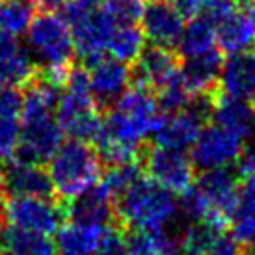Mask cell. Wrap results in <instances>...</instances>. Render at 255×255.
Instances as JSON below:
<instances>
[{
  "mask_svg": "<svg viewBox=\"0 0 255 255\" xmlns=\"http://www.w3.org/2000/svg\"><path fill=\"white\" fill-rule=\"evenodd\" d=\"M220 92L235 99L255 103V60L248 52L229 54L220 71Z\"/></svg>",
  "mask_w": 255,
  "mask_h": 255,
  "instance_id": "obj_19",
  "label": "cell"
},
{
  "mask_svg": "<svg viewBox=\"0 0 255 255\" xmlns=\"http://www.w3.org/2000/svg\"><path fill=\"white\" fill-rule=\"evenodd\" d=\"M214 49H218L216 28L201 15L192 17L190 21L184 24L183 36L177 45V52L183 58H194L207 54Z\"/></svg>",
  "mask_w": 255,
  "mask_h": 255,
  "instance_id": "obj_24",
  "label": "cell"
},
{
  "mask_svg": "<svg viewBox=\"0 0 255 255\" xmlns=\"http://www.w3.org/2000/svg\"><path fill=\"white\" fill-rule=\"evenodd\" d=\"M64 140L56 114H21V140L13 158L41 164L50 160Z\"/></svg>",
  "mask_w": 255,
  "mask_h": 255,
  "instance_id": "obj_7",
  "label": "cell"
},
{
  "mask_svg": "<svg viewBox=\"0 0 255 255\" xmlns=\"http://www.w3.org/2000/svg\"><path fill=\"white\" fill-rule=\"evenodd\" d=\"M0 248L9 250L17 255H54L56 248L47 235L24 231L13 226L0 227Z\"/></svg>",
  "mask_w": 255,
  "mask_h": 255,
  "instance_id": "obj_25",
  "label": "cell"
},
{
  "mask_svg": "<svg viewBox=\"0 0 255 255\" xmlns=\"http://www.w3.org/2000/svg\"><path fill=\"white\" fill-rule=\"evenodd\" d=\"M6 194L2 190V183H0V227L4 224V220H6V214H4V209H6V198H4Z\"/></svg>",
  "mask_w": 255,
  "mask_h": 255,
  "instance_id": "obj_37",
  "label": "cell"
},
{
  "mask_svg": "<svg viewBox=\"0 0 255 255\" xmlns=\"http://www.w3.org/2000/svg\"><path fill=\"white\" fill-rule=\"evenodd\" d=\"M179 209L183 211L184 216H188L194 222H199V220H207L209 218V205H207L205 198L201 190L198 188V184L194 186L192 184L190 188L181 194V201H179Z\"/></svg>",
  "mask_w": 255,
  "mask_h": 255,
  "instance_id": "obj_32",
  "label": "cell"
},
{
  "mask_svg": "<svg viewBox=\"0 0 255 255\" xmlns=\"http://www.w3.org/2000/svg\"><path fill=\"white\" fill-rule=\"evenodd\" d=\"M103 233H105L103 226L71 220L69 224L60 226L56 231L54 248L58 255H95Z\"/></svg>",
  "mask_w": 255,
  "mask_h": 255,
  "instance_id": "obj_23",
  "label": "cell"
},
{
  "mask_svg": "<svg viewBox=\"0 0 255 255\" xmlns=\"http://www.w3.org/2000/svg\"><path fill=\"white\" fill-rule=\"evenodd\" d=\"M224 65V52L214 49L207 54L184 58L181 62V78L192 97H207L218 90L220 71Z\"/></svg>",
  "mask_w": 255,
  "mask_h": 255,
  "instance_id": "obj_16",
  "label": "cell"
},
{
  "mask_svg": "<svg viewBox=\"0 0 255 255\" xmlns=\"http://www.w3.org/2000/svg\"><path fill=\"white\" fill-rule=\"evenodd\" d=\"M145 36L142 32V26L138 22H118L114 34L108 43V50L112 52L114 58L123 60V62H136L143 50Z\"/></svg>",
  "mask_w": 255,
  "mask_h": 255,
  "instance_id": "obj_26",
  "label": "cell"
},
{
  "mask_svg": "<svg viewBox=\"0 0 255 255\" xmlns=\"http://www.w3.org/2000/svg\"><path fill=\"white\" fill-rule=\"evenodd\" d=\"M177 213L179 203L173 198V192L143 175L116 203V218L121 226L142 233L164 231Z\"/></svg>",
  "mask_w": 255,
  "mask_h": 255,
  "instance_id": "obj_3",
  "label": "cell"
},
{
  "mask_svg": "<svg viewBox=\"0 0 255 255\" xmlns=\"http://www.w3.org/2000/svg\"><path fill=\"white\" fill-rule=\"evenodd\" d=\"M142 32L151 45L177 49L184 30V17L173 7L170 0H149L140 17Z\"/></svg>",
  "mask_w": 255,
  "mask_h": 255,
  "instance_id": "obj_13",
  "label": "cell"
},
{
  "mask_svg": "<svg viewBox=\"0 0 255 255\" xmlns=\"http://www.w3.org/2000/svg\"><path fill=\"white\" fill-rule=\"evenodd\" d=\"M32 2H34V6L39 7L41 11H56V9L65 6L67 0H32Z\"/></svg>",
  "mask_w": 255,
  "mask_h": 255,
  "instance_id": "obj_36",
  "label": "cell"
},
{
  "mask_svg": "<svg viewBox=\"0 0 255 255\" xmlns=\"http://www.w3.org/2000/svg\"><path fill=\"white\" fill-rule=\"evenodd\" d=\"M151 255H156V254H151Z\"/></svg>",
  "mask_w": 255,
  "mask_h": 255,
  "instance_id": "obj_41",
  "label": "cell"
},
{
  "mask_svg": "<svg viewBox=\"0 0 255 255\" xmlns=\"http://www.w3.org/2000/svg\"><path fill=\"white\" fill-rule=\"evenodd\" d=\"M65 214L71 220L90 222L97 226H107L108 222H118L116 218V199L101 183L82 192L80 196L64 203Z\"/></svg>",
  "mask_w": 255,
  "mask_h": 255,
  "instance_id": "obj_18",
  "label": "cell"
},
{
  "mask_svg": "<svg viewBox=\"0 0 255 255\" xmlns=\"http://www.w3.org/2000/svg\"><path fill=\"white\" fill-rule=\"evenodd\" d=\"M162 118L155 92L140 84L128 86L112 105L95 138L101 160L110 166L138 162L143 153V140L155 132Z\"/></svg>",
  "mask_w": 255,
  "mask_h": 255,
  "instance_id": "obj_1",
  "label": "cell"
},
{
  "mask_svg": "<svg viewBox=\"0 0 255 255\" xmlns=\"http://www.w3.org/2000/svg\"><path fill=\"white\" fill-rule=\"evenodd\" d=\"M95 255H132L130 242L125 231L118 226H110L108 229H105L99 246L95 250Z\"/></svg>",
  "mask_w": 255,
  "mask_h": 255,
  "instance_id": "obj_31",
  "label": "cell"
},
{
  "mask_svg": "<svg viewBox=\"0 0 255 255\" xmlns=\"http://www.w3.org/2000/svg\"><path fill=\"white\" fill-rule=\"evenodd\" d=\"M4 214L9 226L49 237L60 229L65 216V209L50 198L17 196V198H6Z\"/></svg>",
  "mask_w": 255,
  "mask_h": 255,
  "instance_id": "obj_8",
  "label": "cell"
},
{
  "mask_svg": "<svg viewBox=\"0 0 255 255\" xmlns=\"http://www.w3.org/2000/svg\"><path fill=\"white\" fill-rule=\"evenodd\" d=\"M254 60H255V50H254Z\"/></svg>",
  "mask_w": 255,
  "mask_h": 255,
  "instance_id": "obj_40",
  "label": "cell"
},
{
  "mask_svg": "<svg viewBox=\"0 0 255 255\" xmlns=\"http://www.w3.org/2000/svg\"><path fill=\"white\" fill-rule=\"evenodd\" d=\"M209 205V222L226 229L241 205V177L229 168H216L201 173L198 181Z\"/></svg>",
  "mask_w": 255,
  "mask_h": 255,
  "instance_id": "obj_9",
  "label": "cell"
},
{
  "mask_svg": "<svg viewBox=\"0 0 255 255\" xmlns=\"http://www.w3.org/2000/svg\"><path fill=\"white\" fill-rule=\"evenodd\" d=\"M0 183L7 198H17V196L50 198L54 194L49 171L43 170L41 164L24 162L17 158H11L4 171H0Z\"/></svg>",
  "mask_w": 255,
  "mask_h": 255,
  "instance_id": "obj_15",
  "label": "cell"
},
{
  "mask_svg": "<svg viewBox=\"0 0 255 255\" xmlns=\"http://www.w3.org/2000/svg\"><path fill=\"white\" fill-rule=\"evenodd\" d=\"M56 121L64 134L80 142H95L97 134L101 132L103 120L99 105L92 95L86 67H71L64 84V92L60 93L58 99Z\"/></svg>",
  "mask_w": 255,
  "mask_h": 255,
  "instance_id": "obj_4",
  "label": "cell"
},
{
  "mask_svg": "<svg viewBox=\"0 0 255 255\" xmlns=\"http://www.w3.org/2000/svg\"><path fill=\"white\" fill-rule=\"evenodd\" d=\"M142 162L145 171L155 183L164 186L173 194H183L192 186L194 181V164L184 151L156 147L142 153Z\"/></svg>",
  "mask_w": 255,
  "mask_h": 255,
  "instance_id": "obj_11",
  "label": "cell"
},
{
  "mask_svg": "<svg viewBox=\"0 0 255 255\" xmlns=\"http://www.w3.org/2000/svg\"><path fill=\"white\" fill-rule=\"evenodd\" d=\"M203 255H242V248L233 237L222 235Z\"/></svg>",
  "mask_w": 255,
  "mask_h": 255,
  "instance_id": "obj_34",
  "label": "cell"
},
{
  "mask_svg": "<svg viewBox=\"0 0 255 255\" xmlns=\"http://www.w3.org/2000/svg\"><path fill=\"white\" fill-rule=\"evenodd\" d=\"M254 128H255V107H254Z\"/></svg>",
  "mask_w": 255,
  "mask_h": 255,
  "instance_id": "obj_39",
  "label": "cell"
},
{
  "mask_svg": "<svg viewBox=\"0 0 255 255\" xmlns=\"http://www.w3.org/2000/svg\"><path fill=\"white\" fill-rule=\"evenodd\" d=\"M170 2L184 19L196 17L199 13V7H201V0H170Z\"/></svg>",
  "mask_w": 255,
  "mask_h": 255,
  "instance_id": "obj_35",
  "label": "cell"
},
{
  "mask_svg": "<svg viewBox=\"0 0 255 255\" xmlns=\"http://www.w3.org/2000/svg\"><path fill=\"white\" fill-rule=\"evenodd\" d=\"M242 6V0H201L199 13L213 24L214 28L222 21H226L229 15H233Z\"/></svg>",
  "mask_w": 255,
  "mask_h": 255,
  "instance_id": "obj_33",
  "label": "cell"
},
{
  "mask_svg": "<svg viewBox=\"0 0 255 255\" xmlns=\"http://www.w3.org/2000/svg\"><path fill=\"white\" fill-rule=\"evenodd\" d=\"M37 64L17 37L0 30V86H26L37 75Z\"/></svg>",
  "mask_w": 255,
  "mask_h": 255,
  "instance_id": "obj_17",
  "label": "cell"
},
{
  "mask_svg": "<svg viewBox=\"0 0 255 255\" xmlns=\"http://www.w3.org/2000/svg\"><path fill=\"white\" fill-rule=\"evenodd\" d=\"M22 93L11 86H0V162H9L21 140Z\"/></svg>",
  "mask_w": 255,
  "mask_h": 255,
  "instance_id": "obj_20",
  "label": "cell"
},
{
  "mask_svg": "<svg viewBox=\"0 0 255 255\" xmlns=\"http://www.w3.org/2000/svg\"><path fill=\"white\" fill-rule=\"evenodd\" d=\"M64 19L71 30L75 50L82 58L84 67L105 54L118 24L97 0H67Z\"/></svg>",
  "mask_w": 255,
  "mask_h": 255,
  "instance_id": "obj_6",
  "label": "cell"
},
{
  "mask_svg": "<svg viewBox=\"0 0 255 255\" xmlns=\"http://www.w3.org/2000/svg\"><path fill=\"white\" fill-rule=\"evenodd\" d=\"M86 69H88V77H90L93 99L101 108L112 107L114 103L127 92L130 80H132V71L128 69L127 62L114 56L97 58Z\"/></svg>",
  "mask_w": 255,
  "mask_h": 255,
  "instance_id": "obj_12",
  "label": "cell"
},
{
  "mask_svg": "<svg viewBox=\"0 0 255 255\" xmlns=\"http://www.w3.org/2000/svg\"><path fill=\"white\" fill-rule=\"evenodd\" d=\"M101 162L99 153L88 142L71 140L58 147L49 160V175L62 205L99 183Z\"/></svg>",
  "mask_w": 255,
  "mask_h": 255,
  "instance_id": "obj_5",
  "label": "cell"
},
{
  "mask_svg": "<svg viewBox=\"0 0 255 255\" xmlns=\"http://www.w3.org/2000/svg\"><path fill=\"white\" fill-rule=\"evenodd\" d=\"M181 73L179 52L173 49L151 45L143 47L140 56L136 58V67L132 71V80L136 84L145 86L151 92H158L171 80H175Z\"/></svg>",
  "mask_w": 255,
  "mask_h": 255,
  "instance_id": "obj_14",
  "label": "cell"
},
{
  "mask_svg": "<svg viewBox=\"0 0 255 255\" xmlns=\"http://www.w3.org/2000/svg\"><path fill=\"white\" fill-rule=\"evenodd\" d=\"M209 118H213L216 125L227 130H233L244 138H248L254 128V108L250 107V103L235 99L220 90H216L211 95Z\"/></svg>",
  "mask_w": 255,
  "mask_h": 255,
  "instance_id": "obj_22",
  "label": "cell"
},
{
  "mask_svg": "<svg viewBox=\"0 0 255 255\" xmlns=\"http://www.w3.org/2000/svg\"><path fill=\"white\" fill-rule=\"evenodd\" d=\"M244 136L233 130L209 125L203 127L198 140L192 145V164L198 170H216V168H229V164L239 162L244 153Z\"/></svg>",
  "mask_w": 255,
  "mask_h": 255,
  "instance_id": "obj_10",
  "label": "cell"
},
{
  "mask_svg": "<svg viewBox=\"0 0 255 255\" xmlns=\"http://www.w3.org/2000/svg\"><path fill=\"white\" fill-rule=\"evenodd\" d=\"M34 13L36 6L32 0H0V30L15 37L22 36L28 32Z\"/></svg>",
  "mask_w": 255,
  "mask_h": 255,
  "instance_id": "obj_27",
  "label": "cell"
},
{
  "mask_svg": "<svg viewBox=\"0 0 255 255\" xmlns=\"http://www.w3.org/2000/svg\"><path fill=\"white\" fill-rule=\"evenodd\" d=\"M224 227L209 220H199L186 227L183 237L179 239V246L184 255H203L224 235Z\"/></svg>",
  "mask_w": 255,
  "mask_h": 255,
  "instance_id": "obj_28",
  "label": "cell"
},
{
  "mask_svg": "<svg viewBox=\"0 0 255 255\" xmlns=\"http://www.w3.org/2000/svg\"><path fill=\"white\" fill-rule=\"evenodd\" d=\"M28 52L41 75L64 88L73 67L75 41L64 17L41 11L28 28Z\"/></svg>",
  "mask_w": 255,
  "mask_h": 255,
  "instance_id": "obj_2",
  "label": "cell"
},
{
  "mask_svg": "<svg viewBox=\"0 0 255 255\" xmlns=\"http://www.w3.org/2000/svg\"><path fill=\"white\" fill-rule=\"evenodd\" d=\"M233 239L244 246L255 244V205H239L233 216Z\"/></svg>",
  "mask_w": 255,
  "mask_h": 255,
  "instance_id": "obj_30",
  "label": "cell"
},
{
  "mask_svg": "<svg viewBox=\"0 0 255 255\" xmlns=\"http://www.w3.org/2000/svg\"><path fill=\"white\" fill-rule=\"evenodd\" d=\"M0 255H17V254H13V252H9V250L0 248Z\"/></svg>",
  "mask_w": 255,
  "mask_h": 255,
  "instance_id": "obj_38",
  "label": "cell"
},
{
  "mask_svg": "<svg viewBox=\"0 0 255 255\" xmlns=\"http://www.w3.org/2000/svg\"><path fill=\"white\" fill-rule=\"evenodd\" d=\"M218 49L226 54L246 52L255 45V15L246 4H242L233 15L216 26Z\"/></svg>",
  "mask_w": 255,
  "mask_h": 255,
  "instance_id": "obj_21",
  "label": "cell"
},
{
  "mask_svg": "<svg viewBox=\"0 0 255 255\" xmlns=\"http://www.w3.org/2000/svg\"><path fill=\"white\" fill-rule=\"evenodd\" d=\"M142 175H143L142 168L138 166V162L114 164V166H110V170L107 171V175L101 181V184L112 194V198L116 199V203H118V199H120L138 179L142 177Z\"/></svg>",
  "mask_w": 255,
  "mask_h": 255,
  "instance_id": "obj_29",
  "label": "cell"
}]
</instances>
